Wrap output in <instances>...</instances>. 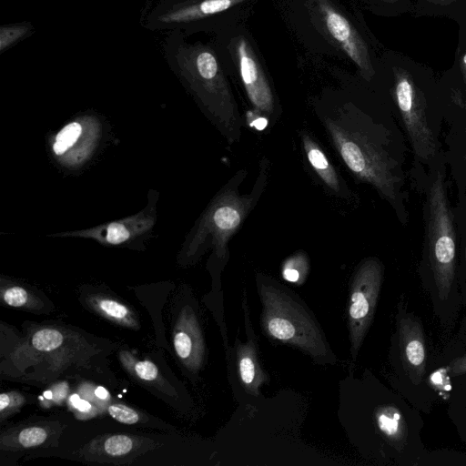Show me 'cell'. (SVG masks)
I'll list each match as a JSON object with an SVG mask.
<instances>
[{
	"label": "cell",
	"instance_id": "obj_1",
	"mask_svg": "<svg viewBox=\"0 0 466 466\" xmlns=\"http://www.w3.org/2000/svg\"><path fill=\"white\" fill-rule=\"evenodd\" d=\"M318 70L327 75V81L312 94L309 102L330 144L355 178L370 184L396 205L400 179L376 136L371 116L358 97L359 76L334 66Z\"/></svg>",
	"mask_w": 466,
	"mask_h": 466
},
{
	"label": "cell",
	"instance_id": "obj_2",
	"mask_svg": "<svg viewBox=\"0 0 466 466\" xmlns=\"http://www.w3.org/2000/svg\"><path fill=\"white\" fill-rule=\"evenodd\" d=\"M307 67L334 66L367 83L376 75L374 52L361 14L349 0H268Z\"/></svg>",
	"mask_w": 466,
	"mask_h": 466
},
{
	"label": "cell",
	"instance_id": "obj_3",
	"mask_svg": "<svg viewBox=\"0 0 466 466\" xmlns=\"http://www.w3.org/2000/svg\"><path fill=\"white\" fill-rule=\"evenodd\" d=\"M187 37L181 31H169L164 43L166 61L210 109L226 141L238 142L243 121L229 76L211 42Z\"/></svg>",
	"mask_w": 466,
	"mask_h": 466
},
{
	"label": "cell",
	"instance_id": "obj_4",
	"mask_svg": "<svg viewBox=\"0 0 466 466\" xmlns=\"http://www.w3.org/2000/svg\"><path fill=\"white\" fill-rule=\"evenodd\" d=\"M257 283L264 331L276 340L305 351L318 361H335L320 327L299 298L265 278L258 276Z\"/></svg>",
	"mask_w": 466,
	"mask_h": 466
},
{
	"label": "cell",
	"instance_id": "obj_5",
	"mask_svg": "<svg viewBox=\"0 0 466 466\" xmlns=\"http://www.w3.org/2000/svg\"><path fill=\"white\" fill-rule=\"evenodd\" d=\"M228 74L241 86L258 116L277 120L281 109L265 59L247 24L213 35Z\"/></svg>",
	"mask_w": 466,
	"mask_h": 466
},
{
	"label": "cell",
	"instance_id": "obj_6",
	"mask_svg": "<svg viewBox=\"0 0 466 466\" xmlns=\"http://www.w3.org/2000/svg\"><path fill=\"white\" fill-rule=\"evenodd\" d=\"M264 0H159L147 13L145 27L151 31H181L212 36L246 25Z\"/></svg>",
	"mask_w": 466,
	"mask_h": 466
},
{
	"label": "cell",
	"instance_id": "obj_7",
	"mask_svg": "<svg viewBox=\"0 0 466 466\" xmlns=\"http://www.w3.org/2000/svg\"><path fill=\"white\" fill-rule=\"evenodd\" d=\"M428 209L429 258L439 297L444 299L454 281L456 238L441 174L436 176L429 189Z\"/></svg>",
	"mask_w": 466,
	"mask_h": 466
},
{
	"label": "cell",
	"instance_id": "obj_8",
	"mask_svg": "<svg viewBox=\"0 0 466 466\" xmlns=\"http://www.w3.org/2000/svg\"><path fill=\"white\" fill-rule=\"evenodd\" d=\"M383 271V266L378 258H368L359 264L353 274L348 303V325L353 360L372 322Z\"/></svg>",
	"mask_w": 466,
	"mask_h": 466
},
{
	"label": "cell",
	"instance_id": "obj_9",
	"mask_svg": "<svg viewBox=\"0 0 466 466\" xmlns=\"http://www.w3.org/2000/svg\"><path fill=\"white\" fill-rule=\"evenodd\" d=\"M392 73L393 96L414 153L421 159H428L434 155L436 145L426 118L423 93L404 68L393 66Z\"/></svg>",
	"mask_w": 466,
	"mask_h": 466
},
{
	"label": "cell",
	"instance_id": "obj_10",
	"mask_svg": "<svg viewBox=\"0 0 466 466\" xmlns=\"http://www.w3.org/2000/svg\"><path fill=\"white\" fill-rule=\"evenodd\" d=\"M157 445L155 441L142 436L106 434L92 439L78 454L88 461L122 464L130 462Z\"/></svg>",
	"mask_w": 466,
	"mask_h": 466
},
{
	"label": "cell",
	"instance_id": "obj_11",
	"mask_svg": "<svg viewBox=\"0 0 466 466\" xmlns=\"http://www.w3.org/2000/svg\"><path fill=\"white\" fill-rule=\"evenodd\" d=\"M397 325L403 367L413 384H420L426 371V346L420 321L398 306Z\"/></svg>",
	"mask_w": 466,
	"mask_h": 466
},
{
	"label": "cell",
	"instance_id": "obj_12",
	"mask_svg": "<svg viewBox=\"0 0 466 466\" xmlns=\"http://www.w3.org/2000/svg\"><path fill=\"white\" fill-rule=\"evenodd\" d=\"M175 351L183 364L197 371L202 365L205 346L198 319L191 308H184L173 331Z\"/></svg>",
	"mask_w": 466,
	"mask_h": 466
},
{
	"label": "cell",
	"instance_id": "obj_13",
	"mask_svg": "<svg viewBox=\"0 0 466 466\" xmlns=\"http://www.w3.org/2000/svg\"><path fill=\"white\" fill-rule=\"evenodd\" d=\"M247 306L246 299H243L248 340L245 344H239L237 349V367L242 384L248 391L258 395L259 387L267 380V376L259 364L256 339L249 323Z\"/></svg>",
	"mask_w": 466,
	"mask_h": 466
},
{
	"label": "cell",
	"instance_id": "obj_14",
	"mask_svg": "<svg viewBox=\"0 0 466 466\" xmlns=\"http://www.w3.org/2000/svg\"><path fill=\"white\" fill-rule=\"evenodd\" d=\"M301 144L306 158L322 184L333 195L346 198L350 195L347 184L329 161L319 143L307 131L301 132Z\"/></svg>",
	"mask_w": 466,
	"mask_h": 466
},
{
	"label": "cell",
	"instance_id": "obj_15",
	"mask_svg": "<svg viewBox=\"0 0 466 466\" xmlns=\"http://www.w3.org/2000/svg\"><path fill=\"white\" fill-rule=\"evenodd\" d=\"M57 433L49 424H33L3 431L0 437L2 451H17L42 446Z\"/></svg>",
	"mask_w": 466,
	"mask_h": 466
},
{
	"label": "cell",
	"instance_id": "obj_16",
	"mask_svg": "<svg viewBox=\"0 0 466 466\" xmlns=\"http://www.w3.org/2000/svg\"><path fill=\"white\" fill-rule=\"evenodd\" d=\"M374 418L382 435L401 451L406 444L407 426L400 410L391 404L382 405L376 409Z\"/></svg>",
	"mask_w": 466,
	"mask_h": 466
},
{
	"label": "cell",
	"instance_id": "obj_17",
	"mask_svg": "<svg viewBox=\"0 0 466 466\" xmlns=\"http://www.w3.org/2000/svg\"><path fill=\"white\" fill-rule=\"evenodd\" d=\"M88 305L106 319L121 326L137 329L138 319L127 305L104 295H91L86 298Z\"/></svg>",
	"mask_w": 466,
	"mask_h": 466
},
{
	"label": "cell",
	"instance_id": "obj_18",
	"mask_svg": "<svg viewBox=\"0 0 466 466\" xmlns=\"http://www.w3.org/2000/svg\"><path fill=\"white\" fill-rule=\"evenodd\" d=\"M119 360L126 370L133 377L153 384L164 392H169L168 383L161 376L157 367L153 362L138 360L127 350L119 352Z\"/></svg>",
	"mask_w": 466,
	"mask_h": 466
},
{
	"label": "cell",
	"instance_id": "obj_19",
	"mask_svg": "<svg viewBox=\"0 0 466 466\" xmlns=\"http://www.w3.org/2000/svg\"><path fill=\"white\" fill-rule=\"evenodd\" d=\"M66 343V335L57 329L43 328L30 337L29 347L37 352H53Z\"/></svg>",
	"mask_w": 466,
	"mask_h": 466
},
{
	"label": "cell",
	"instance_id": "obj_20",
	"mask_svg": "<svg viewBox=\"0 0 466 466\" xmlns=\"http://www.w3.org/2000/svg\"><path fill=\"white\" fill-rule=\"evenodd\" d=\"M34 25L28 21L5 24L0 26V53L7 51L19 42L29 37L35 32Z\"/></svg>",
	"mask_w": 466,
	"mask_h": 466
},
{
	"label": "cell",
	"instance_id": "obj_21",
	"mask_svg": "<svg viewBox=\"0 0 466 466\" xmlns=\"http://www.w3.org/2000/svg\"><path fill=\"white\" fill-rule=\"evenodd\" d=\"M309 259L303 252H297L289 258L282 267V277L289 282H300L309 272Z\"/></svg>",
	"mask_w": 466,
	"mask_h": 466
},
{
	"label": "cell",
	"instance_id": "obj_22",
	"mask_svg": "<svg viewBox=\"0 0 466 466\" xmlns=\"http://www.w3.org/2000/svg\"><path fill=\"white\" fill-rule=\"evenodd\" d=\"M1 298L5 304L11 307L31 309L37 307L36 299L18 286L7 287L2 289Z\"/></svg>",
	"mask_w": 466,
	"mask_h": 466
},
{
	"label": "cell",
	"instance_id": "obj_23",
	"mask_svg": "<svg viewBox=\"0 0 466 466\" xmlns=\"http://www.w3.org/2000/svg\"><path fill=\"white\" fill-rule=\"evenodd\" d=\"M82 131V127L76 122L66 125L57 134L56 142L53 146L54 152L56 155L64 154L78 139Z\"/></svg>",
	"mask_w": 466,
	"mask_h": 466
},
{
	"label": "cell",
	"instance_id": "obj_24",
	"mask_svg": "<svg viewBox=\"0 0 466 466\" xmlns=\"http://www.w3.org/2000/svg\"><path fill=\"white\" fill-rule=\"evenodd\" d=\"M107 412L118 422L136 424L142 420L143 416L136 410L120 403H113L107 407Z\"/></svg>",
	"mask_w": 466,
	"mask_h": 466
},
{
	"label": "cell",
	"instance_id": "obj_25",
	"mask_svg": "<svg viewBox=\"0 0 466 466\" xmlns=\"http://www.w3.org/2000/svg\"><path fill=\"white\" fill-rule=\"evenodd\" d=\"M25 399L18 391L4 392L0 395L1 420L17 411L25 403Z\"/></svg>",
	"mask_w": 466,
	"mask_h": 466
},
{
	"label": "cell",
	"instance_id": "obj_26",
	"mask_svg": "<svg viewBox=\"0 0 466 466\" xmlns=\"http://www.w3.org/2000/svg\"><path fill=\"white\" fill-rule=\"evenodd\" d=\"M447 368H441L429 377V383L439 394L443 398L447 399L451 390V383L449 377Z\"/></svg>",
	"mask_w": 466,
	"mask_h": 466
},
{
	"label": "cell",
	"instance_id": "obj_27",
	"mask_svg": "<svg viewBox=\"0 0 466 466\" xmlns=\"http://www.w3.org/2000/svg\"><path fill=\"white\" fill-rule=\"evenodd\" d=\"M130 236L129 231L119 223H111L106 229V239L111 244H119L126 241Z\"/></svg>",
	"mask_w": 466,
	"mask_h": 466
},
{
	"label": "cell",
	"instance_id": "obj_28",
	"mask_svg": "<svg viewBox=\"0 0 466 466\" xmlns=\"http://www.w3.org/2000/svg\"><path fill=\"white\" fill-rule=\"evenodd\" d=\"M69 403L76 410L79 418L86 419L95 415V410L92 404L85 400L80 399L76 394L69 397Z\"/></svg>",
	"mask_w": 466,
	"mask_h": 466
},
{
	"label": "cell",
	"instance_id": "obj_29",
	"mask_svg": "<svg viewBox=\"0 0 466 466\" xmlns=\"http://www.w3.org/2000/svg\"><path fill=\"white\" fill-rule=\"evenodd\" d=\"M446 368L451 377L466 374V354L451 360Z\"/></svg>",
	"mask_w": 466,
	"mask_h": 466
},
{
	"label": "cell",
	"instance_id": "obj_30",
	"mask_svg": "<svg viewBox=\"0 0 466 466\" xmlns=\"http://www.w3.org/2000/svg\"><path fill=\"white\" fill-rule=\"evenodd\" d=\"M50 390L53 394L52 401L56 404H61L68 393V386L65 382L56 384Z\"/></svg>",
	"mask_w": 466,
	"mask_h": 466
},
{
	"label": "cell",
	"instance_id": "obj_31",
	"mask_svg": "<svg viewBox=\"0 0 466 466\" xmlns=\"http://www.w3.org/2000/svg\"><path fill=\"white\" fill-rule=\"evenodd\" d=\"M350 2H353L355 5H372L377 4H385L390 5L394 4L400 0H349Z\"/></svg>",
	"mask_w": 466,
	"mask_h": 466
},
{
	"label": "cell",
	"instance_id": "obj_32",
	"mask_svg": "<svg viewBox=\"0 0 466 466\" xmlns=\"http://www.w3.org/2000/svg\"><path fill=\"white\" fill-rule=\"evenodd\" d=\"M95 395L102 400H107L110 396L109 392L102 386H98L95 390Z\"/></svg>",
	"mask_w": 466,
	"mask_h": 466
},
{
	"label": "cell",
	"instance_id": "obj_33",
	"mask_svg": "<svg viewBox=\"0 0 466 466\" xmlns=\"http://www.w3.org/2000/svg\"><path fill=\"white\" fill-rule=\"evenodd\" d=\"M460 67L466 86V52L461 58Z\"/></svg>",
	"mask_w": 466,
	"mask_h": 466
},
{
	"label": "cell",
	"instance_id": "obj_34",
	"mask_svg": "<svg viewBox=\"0 0 466 466\" xmlns=\"http://www.w3.org/2000/svg\"><path fill=\"white\" fill-rule=\"evenodd\" d=\"M428 2L430 3H432L434 5H451L452 3H454L456 0H427Z\"/></svg>",
	"mask_w": 466,
	"mask_h": 466
},
{
	"label": "cell",
	"instance_id": "obj_35",
	"mask_svg": "<svg viewBox=\"0 0 466 466\" xmlns=\"http://www.w3.org/2000/svg\"><path fill=\"white\" fill-rule=\"evenodd\" d=\"M465 261H466V247H465Z\"/></svg>",
	"mask_w": 466,
	"mask_h": 466
}]
</instances>
